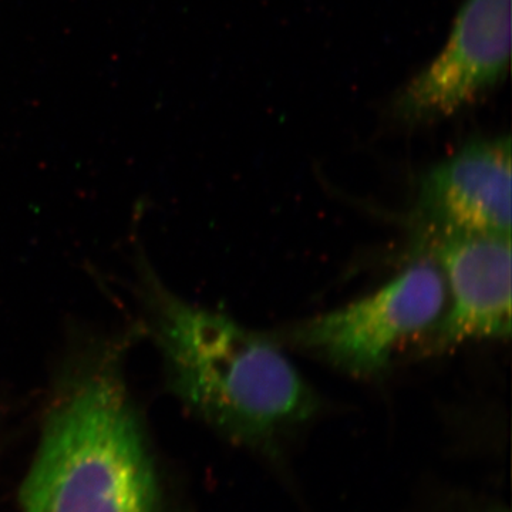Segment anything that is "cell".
Here are the masks:
<instances>
[{
  "mask_svg": "<svg viewBox=\"0 0 512 512\" xmlns=\"http://www.w3.org/2000/svg\"><path fill=\"white\" fill-rule=\"evenodd\" d=\"M426 512H510L503 504L494 501H478L468 495L453 494L441 498L436 505H431Z\"/></svg>",
  "mask_w": 512,
  "mask_h": 512,
  "instance_id": "cell-7",
  "label": "cell"
},
{
  "mask_svg": "<svg viewBox=\"0 0 512 512\" xmlns=\"http://www.w3.org/2000/svg\"><path fill=\"white\" fill-rule=\"evenodd\" d=\"M137 295L171 392L227 439L269 458L319 413V394L271 335L185 301L147 262Z\"/></svg>",
  "mask_w": 512,
  "mask_h": 512,
  "instance_id": "cell-1",
  "label": "cell"
},
{
  "mask_svg": "<svg viewBox=\"0 0 512 512\" xmlns=\"http://www.w3.org/2000/svg\"><path fill=\"white\" fill-rule=\"evenodd\" d=\"M446 302L439 265L421 255L365 298L293 323L271 336L340 372L376 379L387 372L404 343L436 326Z\"/></svg>",
  "mask_w": 512,
  "mask_h": 512,
  "instance_id": "cell-3",
  "label": "cell"
},
{
  "mask_svg": "<svg viewBox=\"0 0 512 512\" xmlns=\"http://www.w3.org/2000/svg\"><path fill=\"white\" fill-rule=\"evenodd\" d=\"M420 248L439 265L448 308L433 329L431 350L511 336V237L421 235Z\"/></svg>",
  "mask_w": 512,
  "mask_h": 512,
  "instance_id": "cell-5",
  "label": "cell"
},
{
  "mask_svg": "<svg viewBox=\"0 0 512 512\" xmlns=\"http://www.w3.org/2000/svg\"><path fill=\"white\" fill-rule=\"evenodd\" d=\"M512 0H466L439 55L390 103L399 126H430L457 116L497 89L511 62Z\"/></svg>",
  "mask_w": 512,
  "mask_h": 512,
  "instance_id": "cell-4",
  "label": "cell"
},
{
  "mask_svg": "<svg viewBox=\"0 0 512 512\" xmlns=\"http://www.w3.org/2000/svg\"><path fill=\"white\" fill-rule=\"evenodd\" d=\"M127 342L87 336L64 357L23 512H158L156 470L127 386Z\"/></svg>",
  "mask_w": 512,
  "mask_h": 512,
  "instance_id": "cell-2",
  "label": "cell"
},
{
  "mask_svg": "<svg viewBox=\"0 0 512 512\" xmlns=\"http://www.w3.org/2000/svg\"><path fill=\"white\" fill-rule=\"evenodd\" d=\"M511 138L480 137L420 178L416 217L421 235L511 237Z\"/></svg>",
  "mask_w": 512,
  "mask_h": 512,
  "instance_id": "cell-6",
  "label": "cell"
}]
</instances>
